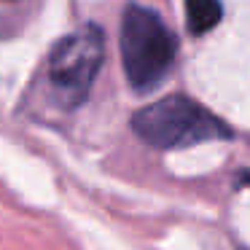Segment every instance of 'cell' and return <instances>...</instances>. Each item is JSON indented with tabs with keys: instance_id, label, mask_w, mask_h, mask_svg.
Returning a JSON list of instances; mask_svg holds the SVG:
<instances>
[{
	"instance_id": "cell-1",
	"label": "cell",
	"mask_w": 250,
	"mask_h": 250,
	"mask_svg": "<svg viewBox=\"0 0 250 250\" xmlns=\"http://www.w3.org/2000/svg\"><path fill=\"white\" fill-rule=\"evenodd\" d=\"M132 129L153 148H188L196 143L229 140L231 129L183 94H169L132 116Z\"/></svg>"
},
{
	"instance_id": "cell-2",
	"label": "cell",
	"mask_w": 250,
	"mask_h": 250,
	"mask_svg": "<svg viewBox=\"0 0 250 250\" xmlns=\"http://www.w3.org/2000/svg\"><path fill=\"white\" fill-rule=\"evenodd\" d=\"M175 51V35L153 8L126 6L121 17V57L126 78L137 92H151L164 81Z\"/></svg>"
},
{
	"instance_id": "cell-3",
	"label": "cell",
	"mask_w": 250,
	"mask_h": 250,
	"mask_svg": "<svg viewBox=\"0 0 250 250\" xmlns=\"http://www.w3.org/2000/svg\"><path fill=\"white\" fill-rule=\"evenodd\" d=\"M105 57V35L97 24H83L65 35L49 57V83L57 100L76 108L86 100Z\"/></svg>"
},
{
	"instance_id": "cell-4",
	"label": "cell",
	"mask_w": 250,
	"mask_h": 250,
	"mask_svg": "<svg viewBox=\"0 0 250 250\" xmlns=\"http://www.w3.org/2000/svg\"><path fill=\"white\" fill-rule=\"evenodd\" d=\"M221 0H186V19H188V30L194 35L210 33L221 22Z\"/></svg>"
}]
</instances>
